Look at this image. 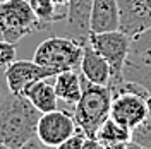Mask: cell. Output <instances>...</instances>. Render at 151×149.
<instances>
[{
    "mask_svg": "<svg viewBox=\"0 0 151 149\" xmlns=\"http://www.w3.org/2000/svg\"><path fill=\"white\" fill-rule=\"evenodd\" d=\"M19 149H45V146H43V144L35 137V139H31L29 142H26L22 148H19Z\"/></svg>",
    "mask_w": 151,
    "mask_h": 149,
    "instance_id": "22",
    "label": "cell"
},
{
    "mask_svg": "<svg viewBox=\"0 0 151 149\" xmlns=\"http://www.w3.org/2000/svg\"><path fill=\"white\" fill-rule=\"evenodd\" d=\"M0 2H7V0H0Z\"/></svg>",
    "mask_w": 151,
    "mask_h": 149,
    "instance_id": "26",
    "label": "cell"
},
{
    "mask_svg": "<svg viewBox=\"0 0 151 149\" xmlns=\"http://www.w3.org/2000/svg\"><path fill=\"white\" fill-rule=\"evenodd\" d=\"M41 112L22 94L9 93L0 101V140L9 149H19L36 137Z\"/></svg>",
    "mask_w": 151,
    "mask_h": 149,
    "instance_id": "1",
    "label": "cell"
},
{
    "mask_svg": "<svg viewBox=\"0 0 151 149\" xmlns=\"http://www.w3.org/2000/svg\"><path fill=\"white\" fill-rule=\"evenodd\" d=\"M4 74L9 91L14 94H22L24 87L35 81L57 75L55 70L40 65L35 60H14L9 67H5Z\"/></svg>",
    "mask_w": 151,
    "mask_h": 149,
    "instance_id": "9",
    "label": "cell"
},
{
    "mask_svg": "<svg viewBox=\"0 0 151 149\" xmlns=\"http://www.w3.org/2000/svg\"><path fill=\"white\" fill-rule=\"evenodd\" d=\"M52 79L53 77L35 81L29 86H26L22 91V96L28 98L33 103V106H36L41 113L53 112L58 108V96L55 93V86H53Z\"/></svg>",
    "mask_w": 151,
    "mask_h": 149,
    "instance_id": "12",
    "label": "cell"
},
{
    "mask_svg": "<svg viewBox=\"0 0 151 149\" xmlns=\"http://www.w3.org/2000/svg\"><path fill=\"white\" fill-rule=\"evenodd\" d=\"M53 86H55L58 101H64L65 105L74 106L83 94V75L79 72V69L58 72L53 77Z\"/></svg>",
    "mask_w": 151,
    "mask_h": 149,
    "instance_id": "14",
    "label": "cell"
},
{
    "mask_svg": "<svg viewBox=\"0 0 151 149\" xmlns=\"http://www.w3.org/2000/svg\"><path fill=\"white\" fill-rule=\"evenodd\" d=\"M112 91L110 117L124 127L134 130L150 115V93L136 82L119 81L108 84Z\"/></svg>",
    "mask_w": 151,
    "mask_h": 149,
    "instance_id": "2",
    "label": "cell"
},
{
    "mask_svg": "<svg viewBox=\"0 0 151 149\" xmlns=\"http://www.w3.org/2000/svg\"><path fill=\"white\" fill-rule=\"evenodd\" d=\"M69 2L70 0H35L33 9L47 29L50 24H62L67 19Z\"/></svg>",
    "mask_w": 151,
    "mask_h": 149,
    "instance_id": "15",
    "label": "cell"
},
{
    "mask_svg": "<svg viewBox=\"0 0 151 149\" xmlns=\"http://www.w3.org/2000/svg\"><path fill=\"white\" fill-rule=\"evenodd\" d=\"M131 53L151 58V28L131 39Z\"/></svg>",
    "mask_w": 151,
    "mask_h": 149,
    "instance_id": "17",
    "label": "cell"
},
{
    "mask_svg": "<svg viewBox=\"0 0 151 149\" xmlns=\"http://www.w3.org/2000/svg\"><path fill=\"white\" fill-rule=\"evenodd\" d=\"M91 9L93 0H70L67 19L62 22L64 36H69L86 45L91 34Z\"/></svg>",
    "mask_w": 151,
    "mask_h": 149,
    "instance_id": "10",
    "label": "cell"
},
{
    "mask_svg": "<svg viewBox=\"0 0 151 149\" xmlns=\"http://www.w3.org/2000/svg\"><path fill=\"white\" fill-rule=\"evenodd\" d=\"M0 39H4V36H2V31H0Z\"/></svg>",
    "mask_w": 151,
    "mask_h": 149,
    "instance_id": "25",
    "label": "cell"
},
{
    "mask_svg": "<svg viewBox=\"0 0 151 149\" xmlns=\"http://www.w3.org/2000/svg\"><path fill=\"white\" fill-rule=\"evenodd\" d=\"M83 149H106V146L98 137H86L83 142Z\"/></svg>",
    "mask_w": 151,
    "mask_h": 149,
    "instance_id": "20",
    "label": "cell"
},
{
    "mask_svg": "<svg viewBox=\"0 0 151 149\" xmlns=\"http://www.w3.org/2000/svg\"><path fill=\"white\" fill-rule=\"evenodd\" d=\"M29 4H31V5H33V4H35V0H29Z\"/></svg>",
    "mask_w": 151,
    "mask_h": 149,
    "instance_id": "24",
    "label": "cell"
},
{
    "mask_svg": "<svg viewBox=\"0 0 151 149\" xmlns=\"http://www.w3.org/2000/svg\"><path fill=\"white\" fill-rule=\"evenodd\" d=\"M112 91L108 86L93 84L83 77V94L72 106V117L86 137H96V132L110 117Z\"/></svg>",
    "mask_w": 151,
    "mask_h": 149,
    "instance_id": "3",
    "label": "cell"
},
{
    "mask_svg": "<svg viewBox=\"0 0 151 149\" xmlns=\"http://www.w3.org/2000/svg\"><path fill=\"white\" fill-rule=\"evenodd\" d=\"M16 55H17V47H16V43L0 39V67H2V69L9 67L10 64L16 60Z\"/></svg>",
    "mask_w": 151,
    "mask_h": 149,
    "instance_id": "18",
    "label": "cell"
},
{
    "mask_svg": "<svg viewBox=\"0 0 151 149\" xmlns=\"http://www.w3.org/2000/svg\"><path fill=\"white\" fill-rule=\"evenodd\" d=\"M79 72L86 81L93 84H101V86H108L110 79H112V70L108 62L100 55L91 43L88 41L83 47V57H81V64H79Z\"/></svg>",
    "mask_w": 151,
    "mask_h": 149,
    "instance_id": "11",
    "label": "cell"
},
{
    "mask_svg": "<svg viewBox=\"0 0 151 149\" xmlns=\"http://www.w3.org/2000/svg\"><path fill=\"white\" fill-rule=\"evenodd\" d=\"M4 70H5V69L0 67V101L10 93L9 87H7V82H5V74H4Z\"/></svg>",
    "mask_w": 151,
    "mask_h": 149,
    "instance_id": "21",
    "label": "cell"
},
{
    "mask_svg": "<svg viewBox=\"0 0 151 149\" xmlns=\"http://www.w3.org/2000/svg\"><path fill=\"white\" fill-rule=\"evenodd\" d=\"M120 26L117 0H93L91 9V33L117 31Z\"/></svg>",
    "mask_w": 151,
    "mask_h": 149,
    "instance_id": "13",
    "label": "cell"
},
{
    "mask_svg": "<svg viewBox=\"0 0 151 149\" xmlns=\"http://www.w3.org/2000/svg\"><path fill=\"white\" fill-rule=\"evenodd\" d=\"M131 36H127L120 29L117 31H106V33H91L89 34V43L91 47L108 62L110 70H112V79L110 82H119L122 81V72L125 60L131 53Z\"/></svg>",
    "mask_w": 151,
    "mask_h": 149,
    "instance_id": "6",
    "label": "cell"
},
{
    "mask_svg": "<svg viewBox=\"0 0 151 149\" xmlns=\"http://www.w3.org/2000/svg\"><path fill=\"white\" fill-rule=\"evenodd\" d=\"M45 29L29 0L0 2V31L5 41L17 43L24 36Z\"/></svg>",
    "mask_w": 151,
    "mask_h": 149,
    "instance_id": "5",
    "label": "cell"
},
{
    "mask_svg": "<svg viewBox=\"0 0 151 149\" xmlns=\"http://www.w3.org/2000/svg\"><path fill=\"white\" fill-rule=\"evenodd\" d=\"M86 139V134L83 130H77L74 135L65 139L62 144H58L55 149H83V142Z\"/></svg>",
    "mask_w": 151,
    "mask_h": 149,
    "instance_id": "19",
    "label": "cell"
},
{
    "mask_svg": "<svg viewBox=\"0 0 151 149\" xmlns=\"http://www.w3.org/2000/svg\"><path fill=\"white\" fill-rule=\"evenodd\" d=\"M77 130L81 129L77 127L72 113L57 108L53 112L41 113L36 125V139L45 148L55 149L58 144H62L65 139L74 135Z\"/></svg>",
    "mask_w": 151,
    "mask_h": 149,
    "instance_id": "7",
    "label": "cell"
},
{
    "mask_svg": "<svg viewBox=\"0 0 151 149\" xmlns=\"http://www.w3.org/2000/svg\"><path fill=\"white\" fill-rule=\"evenodd\" d=\"M83 47L84 45L69 36H48L36 47L33 60L40 65L55 70V74L79 69Z\"/></svg>",
    "mask_w": 151,
    "mask_h": 149,
    "instance_id": "4",
    "label": "cell"
},
{
    "mask_svg": "<svg viewBox=\"0 0 151 149\" xmlns=\"http://www.w3.org/2000/svg\"><path fill=\"white\" fill-rule=\"evenodd\" d=\"M96 137L110 148H125L132 140V130L108 117L96 132Z\"/></svg>",
    "mask_w": 151,
    "mask_h": 149,
    "instance_id": "16",
    "label": "cell"
},
{
    "mask_svg": "<svg viewBox=\"0 0 151 149\" xmlns=\"http://www.w3.org/2000/svg\"><path fill=\"white\" fill-rule=\"evenodd\" d=\"M117 4L122 33L134 38L151 28V0H117Z\"/></svg>",
    "mask_w": 151,
    "mask_h": 149,
    "instance_id": "8",
    "label": "cell"
},
{
    "mask_svg": "<svg viewBox=\"0 0 151 149\" xmlns=\"http://www.w3.org/2000/svg\"><path fill=\"white\" fill-rule=\"evenodd\" d=\"M0 149H9V148H7V146H5V144H4V142L0 140Z\"/></svg>",
    "mask_w": 151,
    "mask_h": 149,
    "instance_id": "23",
    "label": "cell"
}]
</instances>
